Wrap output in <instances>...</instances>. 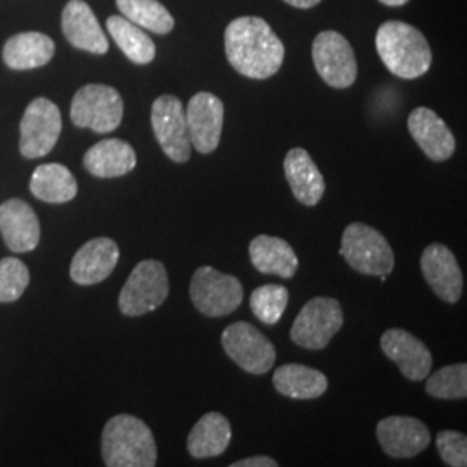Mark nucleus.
I'll return each mask as SVG.
<instances>
[{"mask_svg":"<svg viewBox=\"0 0 467 467\" xmlns=\"http://www.w3.org/2000/svg\"><path fill=\"white\" fill-rule=\"evenodd\" d=\"M223 42L231 67L243 77L267 80L283 67L284 44L262 17L234 19L225 28Z\"/></svg>","mask_w":467,"mask_h":467,"instance_id":"obj_1","label":"nucleus"},{"mask_svg":"<svg viewBox=\"0 0 467 467\" xmlns=\"http://www.w3.org/2000/svg\"><path fill=\"white\" fill-rule=\"evenodd\" d=\"M376 49L384 67L403 80L426 75L433 63V52L426 36L403 21H386L379 26Z\"/></svg>","mask_w":467,"mask_h":467,"instance_id":"obj_2","label":"nucleus"},{"mask_svg":"<svg viewBox=\"0 0 467 467\" xmlns=\"http://www.w3.org/2000/svg\"><path fill=\"white\" fill-rule=\"evenodd\" d=\"M102 459L108 467H152L158 461L156 441L142 419L119 414L102 431Z\"/></svg>","mask_w":467,"mask_h":467,"instance_id":"obj_3","label":"nucleus"},{"mask_svg":"<svg viewBox=\"0 0 467 467\" xmlns=\"http://www.w3.org/2000/svg\"><path fill=\"white\" fill-rule=\"evenodd\" d=\"M341 256L364 275H388L395 268V253L388 239L368 223H350L341 235Z\"/></svg>","mask_w":467,"mask_h":467,"instance_id":"obj_4","label":"nucleus"},{"mask_svg":"<svg viewBox=\"0 0 467 467\" xmlns=\"http://www.w3.org/2000/svg\"><path fill=\"white\" fill-rule=\"evenodd\" d=\"M167 268L158 260H144L132 270L119 293V310L127 317H140L161 306L168 298Z\"/></svg>","mask_w":467,"mask_h":467,"instance_id":"obj_5","label":"nucleus"},{"mask_svg":"<svg viewBox=\"0 0 467 467\" xmlns=\"http://www.w3.org/2000/svg\"><path fill=\"white\" fill-rule=\"evenodd\" d=\"M123 119V99L109 85L82 87L71 102V121L78 129H90L98 134L117 130Z\"/></svg>","mask_w":467,"mask_h":467,"instance_id":"obj_6","label":"nucleus"},{"mask_svg":"<svg viewBox=\"0 0 467 467\" xmlns=\"http://www.w3.org/2000/svg\"><path fill=\"white\" fill-rule=\"evenodd\" d=\"M243 298V284L231 274H222L208 265L194 272L191 281V300L202 316L225 317L239 308Z\"/></svg>","mask_w":467,"mask_h":467,"instance_id":"obj_7","label":"nucleus"},{"mask_svg":"<svg viewBox=\"0 0 467 467\" xmlns=\"http://www.w3.org/2000/svg\"><path fill=\"white\" fill-rule=\"evenodd\" d=\"M345 324L339 301L317 296L308 301L291 326V339L306 350L326 348Z\"/></svg>","mask_w":467,"mask_h":467,"instance_id":"obj_8","label":"nucleus"},{"mask_svg":"<svg viewBox=\"0 0 467 467\" xmlns=\"http://www.w3.org/2000/svg\"><path fill=\"white\" fill-rule=\"evenodd\" d=\"M222 347L234 362L254 376L267 374L277 351L267 336L248 322H234L222 333Z\"/></svg>","mask_w":467,"mask_h":467,"instance_id":"obj_9","label":"nucleus"},{"mask_svg":"<svg viewBox=\"0 0 467 467\" xmlns=\"http://www.w3.org/2000/svg\"><path fill=\"white\" fill-rule=\"evenodd\" d=\"M312 57L318 77L334 88H348L355 84L358 65L350 42L334 30L320 32L312 44Z\"/></svg>","mask_w":467,"mask_h":467,"instance_id":"obj_10","label":"nucleus"},{"mask_svg":"<svg viewBox=\"0 0 467 467\" xmlns=\"http://www.w3.org/2000/svg\"><path fill=\"white\" fill-rule=\"evenodd\" d=\"M21 139L19 150L25 158L35 160L49 154L54 150L61 129L63 119L59 108L46 98L32 100L21 119Z\"/></svg>","mask_w":467,"mask_h":467,"instance_id":"obj_11","label":"nucleus"},{"mask_svg":"<svg viewBox=\"0 0 467 467\" xmlns=\"http://www.w3.org/2000/svg\"><path fill=\"white\" fill-rule=\"evenodd\" d=\"M150 125L156 140L168 158L175 163L191 160V139L187 130L184 106L179 98L165 94L152 102Z\"/></svg>","mask_w":467,"mask_h":467,"instance_id":"obj_12","label":"nucleus"},{"mask_svg":"<svg viewBox=\"0 0 467 467\" xmlns=\"http://www.w3.org/2000/svg\"><path fill=\"white\" fill-rule=\"evenodd\" d=\"M223 102L212 92H198L192 96L187 109V130L191 146L201 154H210L217 150L223 129Z\"/></svg>","mask_w":467,"mask_h":467,"instance_id":"obj_13","label":"nucleus"},{"mask_svg":"<svg viewBox=\"0 0 467 467\" xmlns=\"http://www.w3.org/2000/svg\"><path fill=\"white\" fill-rule=\"evenodd\" d=\"M376 436L384 453L393 459H410L426 451L431 433L424 422L409 416H389L378 422Z\"/></svg>","mask_w":467,"mask_h":467,"instance_id":"obj_14","label":"nucleus"},{"mask_svg":"<svg viewBox=\"0 0 467 467\" xmlns=\"http://www.w3.org/2000/svg\"><path fill=\"white\" fill-rule=\"evenodd\" d=\"M420 270L440 300L457 303L464 291L462 270L455 254L445 244L433 243L420 256Z\"/></svg>","mask_w":467,"mask_h":467,"instance_id":"obj_15","label":"nucleus"},{"mask_svg":"<svg viewBox=\"0 0 467 467\" xmlns=\"http://www.w3.org/2000/svg\"><path fill=\"white\" fill-rule=\"evenodd\" d=\"M381 348L384 355L399 366L407 379L420 381L430 376L433 355L414 334L403 329H388L381 336Z\"/></svg>","mask_w":467,"mask_h":467,"instance_id":"obj_16","label":"nucleus"},{"mask_svg":"<svg viewBox=\"0 0 467 467\" xmlns=\"http://www.w3.org/2000/svg\"><path fill=\"white\" fill-rule=\"evenodd\" d=\"M119 258L118 244L109 237H96L85 243L71 260L69 275L80 285L106 281L115 270Z\"/></svg>","mask_w":467,"mask_h":467,"instance_id":"obj_17","label":"nucleus"},{"mask_svg":"<svg viewBox=\"0 0 467 467\" xmlns=\"http://www.w3.org/2000/svg\"><path fill=\"white\" fill-rule=\"evenodd\" d=\"M409 132L431 161H447L455 152V137L447 123L430 108H416L407 119Z\"/></svg>","mask_w":467,"mask_h":467,"instance_id":"obj_18","label":"nucleus"},{"mask_svg":"<svg viewBox=\"0 0 467 467\" xmlns=\"http://www.w3.org/2000/svg\"><path fill=\"white\" fill-rule=\"evenodd\" d=\"M63 34L77 49L92 54H106L109 49L108 36L99 21L84 0H69L63 11Z\"/></svg>","mask_w":467,"mask_h":467,"instance_id":"obj_19","label":"nucleus"},{"mask_svg":"<svg viewBox=\"0 0 467 467\" xmlns=\"http://www.w3.org/2000/svg\"><path fill=\"white\" fill-rule=\"evenodd\" d=\"M0 234L15 253L35 250L40 241V223L32 206L21 200L5 201L0 206Z\"/></svg>","mask_w":467,"mask_h":467,"instance_id":"obj_20","label":"nucleus"},{"mask_svg":"<svg viewBox=\"0 0 467 467\" xmlns=\"http://www.w3.org/2000/svg\"><path fill=\"white\" fill-rule=\"evenodd\" d=\"M284 175L295 198L305 206H316L326 192V182L316 161L303 148H293L284 158Z\"/></svg>","mask_w":467,"mask_h":467,"instance_id":"obj_21","label":"nucleus"},{"mask_svg":"<svg viewBox=\"0 0 467 467\" xmlns=\"http://www.w3.org/2000/svg\"><path fill=\"white\" fill-rule=\"evenodd\" d=\"M84 165L94 177L115 179L134 170L137 154L134 148L121 139H104L85 152Z\"/></svg>","mask_w":467,"mask_h":467,"instance_id":"obj_22","label":"nucleus"},{"mask_svg":"<svg viewBox=\"0 0 467 467\" xmlns=\"http://www.w3.org/2000/svg\"><path fill=\"white\" fill-rule=\"evenodd\" d=\"M250 260L253 267L262 274L293 279L298 270V256L293 246L281 237L256 235L250 243Z\"/></svg>","mask_w":467,"mask_h":467,"instance_id":"obj_23","label":"nucleus"},{"mask_svg":"<svg viewBox=\"0 0 467 467\" xmlns=\"http://www.w3.org/2000/svg\"><path fill=\"white\" fill-rule=\"evenodd\" d=\"M233 438L229 420L220 412H208L187 436V451L194 459H212L227 451Z\"/></svg>","mask_w":467,"mask_h":467,"instance_id":"obj_24","label":"nucleus"},{"mask_svg":"<svg viewBox=\"0 0 467 467\" xmlns=\"http://www.w3.org/2000/svg\"><path fill=\"white\" fill-rule=\"evenodd\" d=\"M56 46L52 38L47 35L38 32H25L11 36L4 50L2 57L4 63L11 69H35V67H46L54 56Z\"/></svg>","mask_w":467,"mask_h":467,"instance_id":"obj_25","label":"nucleus"},{"mask_svg":"<svg viewBox=\"0 0 467 467\" xmlns=\"http://www.w3.org/2000/svg\"><path fill=\"white\" fill-rule=\"evenodd\" d=\"M327 378L317 368L285 364L274 372L275 389L293 400H314L327 391Z\"/></svg>","mask_w":467,"mask_h":467,"instance_id":"obj_26","label":"nucleus"},{"mask_svg":"<svg viewBox=\"0 0 467 467\" xmlns=\"http://www.w3.org/2000/svg\"><path fill=\"white\" fill-rule=\"evenodd\" d=\"M30 189L36 200L46 202H67L78 192V184L73 173L65 165L46 163L34 171Z\"/></svg>","mask_w":467,"mask_h":467,"instance_id":"obj_27","label":"nucleus"},{"mask_svg":"<svg viewBox=\"0 0 467 467\" xmlns=\"http://www.w3.org/2000/svg\"><path fill=\"white\" fill-rule=\"evenodd\" d=\"M106 28L118 47L135 65H148L156 56V46L140 26L125 16H111L106 21Z\"/></svg>","mask_w":467,"mask_h":467,"instance_id":"obj_28","label":"nucleus"},{"mask_svg":"<svg viewBox=\"0 0 467 467\" xmlns=\"http://www.w3.org/2000/svg\"><path fill=\"white\" fill-rule=\"evenodd\" d=\"M117 5L123 16L142 30L167 35L175 26V19L158 0H117Z\"/></svg>","mask_w":467,"mask_h":467,"instance_id":"obj_29","label":"nucleus"},{"mask_svg":"<svg viewBox=\"0 0 467 467\" xmlns=\"http://www.w3.org/2000/svg\"><path fill=\"white\" fill-rule=\"evenodd\" d=\"M287 303L289 291L281 284H265L251 293V312L254 317L267 326H274L283 318Z\"/></svg>","mask_w":467,"mask_h":467,"instance_id":"obj_30","label":"nucleus"},{"mask_svg":"<svg viewBox=\"0 0 467 467\" xmlns=\"http://www.w3.org/2000/svg\"><path fill=\"white\" fill-rule=\"evenodd\" d=\"M426 391L440 400H464L467 397V366L453 364L428 376Z\"/></svg>","mask_w":467,"mask_h":467,"instance_id":"obj_31","label":"nucleus"},{"mask_svg":"<svg viewBox=\"0 0 467 467\" xmlns=\"http://www.w3.org/2000/svg\"><path fill=\"white\" fill-rule=\"evenodd\" d=\"M30 284L28 267L13 256L0 260V303H11L21 298Z\"/></svg>","mask_w":467,"mask_h":467,"instance_id":"obj_32","label":"nucleus"},{"mask_svg":"<svg viewBox=\"0 0 467 467\" xmlns=\"http://www.w3.org/2000/svg\"><path fill=\"white\" fill-rule=\"evenodd\" d=\"M436 449L441 461L451 467L467 466V438L459 431H440L436 436Z\"/></svg>","mask_w":467,"mask_h":467,"instance_id":"obj_33","label":"nucleus"},{"mask_svg":"<svg viewBox=\"0 0 467 467\" xmlns=\"http://www.w3.org/2000/svg\"><path fill=\"white\" fill-rule=\"evenodd\" d=\"M279 462L274 461L272 457L267 455H254V457H248V459H243V461H237L233 462L231 467H277Z\"/></svg>","mask_w":467,"mask_h":467,"instance_id":"obj_34","label":"nucleus"},{"mask_svg":"<svg viewBox=\"0 0 467 467\" xmlns=\"http://www.w3.org/2000/svg\"><path fill=\"white\" fill-rule=\"evenodd\" d=\"M284 2L293 7H298V9H310V7H316L317 4H320V0H284Z\"/></svg>","mask_w":467,"mask_h":467,"instance_id":"obj_35","label":"nucleus"},{"mask_svg":"<svg viewBox=\"0 0 467 467\" xmlns=\"http://www.w3.org/2000/svg\"><path fill=\"white\" fill-rule=\"evenodd\" d=\"M381 4L384 5H391V7H400V5H405L409 0H379Z\"/></svg>","mask_w":467,"mask_h":467,"instance_id":"obj_36","label":"nucleus"}]
</instances>
